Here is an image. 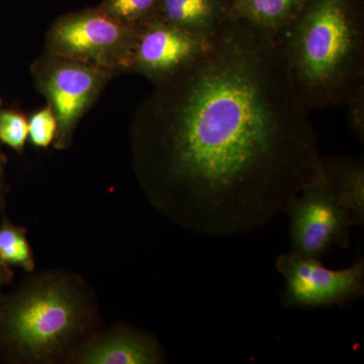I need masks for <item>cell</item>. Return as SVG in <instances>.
<instances>
[{
	"mask_svg": "<svg viewBox=\"0 0 364 364\" xmlns=\"http://www.w3.org/2000/svg\"><path fill=\"white\" fill-rule=\"evenodd\" d=\"M212 37L196 35L161 18L136 26L128 73L160 85L191 65L210 48Z\"/></svg>",
	"mask_w": 364,
	"mask_h": 364,
	"instance_id": "8",
	"label": "cell"
},
{
	"mask_svg": "<svg viewBox=\"0 0 364 364\" xmlns=\"http://www.w3.org/2000/svg\"><path fill=\"white\" fill-rule=\"evenodd\" d=\"M136 28L95 9L57 18L46 36V51L112 73H128Z\"/></svg>",
	"mask_w": 364,
	"mask_h": 364,
	"instance_id": "4",
	"label": "cell"
},
{
	"mask_svg": "<svg viewBox=\"0 0 364 364\" xmlns=\"http://www.w3.org/2000/svg\"><path fill=\"white\" fill-rule=\"evenodd\" d=\"M274 40L309 112L346 105L364 85V0H306Z\"/></svg>",
	"mask_w": 364,
	"mask_h": 364,
	"instance_id": "2",
	"label": "cell"
},
{
	"mask_svg": "<svg viewBox=\"0 0 364 364\" xmlns=\"http://www.w3.org/2000/svg\"><path fill=\"white\" fill-rule=\"evenodd\" d=\"M158 18L186 32L212 37L226 18L224 0H159Z\"/></svg>",
	"mask_w": 364,
	"mask_h": 364,
	"instance_id": "11",
	"label": "cell"
},
{
	"mask_svg": "<svg viewBox=\"0 0 364 364\" xmlns=\"http://www.w3.org/2000/svg\"><path fill=\"white\" fill-rule=\"evenodd\" d=\"M79 325V310L68 289L48 282L21 296L7 311V338L26 358L46 359L58 353Z\"/></svg>",
	"mask_w": 364,
	"mask_h": 364,
	"instance_id": "3",
	"label": "cell"
},
{
	"mask_svg": "<svg viewBox=\"0 0 364 364\" xmlns=\"http://www.w3.org/2000/svg\"><path fill=\"white\" fill-rule=\"evenodd\" d=\"M28 136V121L25 114L14 109L0 112V141L21 152Z\"/></svg>",
	"mask_w": 364,
	"mask_h": 364,
	"instance_id": "15",
	"label": "cell"
},
{
	"mask_svg": "<svg viewBox=\"0 0 364 364\" xmlns=\"http://www.w3.org/2000/svg\"><path fill=\"white\" fill-rule=\"evenodd\" d=\"M322 166V165H321ZM291 222V252L320 259L332 248L350 243V229L359 226L320 173L287 205Z\"/></svg>",
	"mask_w": 364,
	"mask_h": 364,
	"instance_id": "6",
	"label": "cell"
},
{
	"mask_svg": "<svg viewBox=\"0 0 364 364\" xmlns=\"http://www.w3.org/2000/svg\"><path fill=\"white\" fill-rule=\"evenodd\" d=\"M28 121V139L33 146L37 148H47L56 138L57 123L56 116L49 105L38 109L30 117Z\"/></svg>",
	"mask_w": 364,
	"mask_h": 364,
	"instance_id": "16",
	"label": "cell"
},
{
	"mask_svg": "<svg viewBox=\"0 0 364 364\" xmlns=\"http://www.w3.org/2000/svg\"><path fill=\"white\" fill-rule=\"evenodd\" d=\"M306 0H224L225 16L247 21L272 39L298 16Z\"/></svg>",
	"mask_w": 364,
	"mask_h": 364,
	"instance_id": "9",
	"label": "cell"
},
{
	"mask_svg": "<svg viewBox=\"0 0 364 364\" xmlns=\"http://www.w3.org/2000/svg\"><path fill=\"white\" fill-rule=\"evenodd\" d=\"M275 267L284 279L282 301L287 308H330L363 296V258L350 267L330 269L320 259L291 251L277 256Z\"/></svg>",
	"mask_w": 364,
	"mask_h": 364,
	"instance_id": "7",
	"label": "cell"
},
{
	"mask_svg": "<svg viewBox=\"0 0 364 364\" xmlns=\"http://www.w3.org/2000/svg\"><path fill=\"white\" fill-rule=\"evenodd\" d=\"M322 171L340 202L348 208L359 226L364 224L363 158L323 157Z\"/></svg>",
	"mask_w": 364,
	"mask_h": 364,
	"instance_id": "12",
	"label": "cell"
},
{
	"mask_svg": "<svg viewBox=\"0 0 364 364\" xmlns=\"http://www.w3.org/2000/svg\"><path fill=\"white\" fill-rule=\"evenodd\" d=\"M0 186H1V167H0Z\"/></svg>",
	"mask_w": 364,
	"mask_h": 364,
	"instance_id": "19",
	"label": "cell"
},
{
	"mask_svg": "<svg viewBox=\"0 0 364 364\" xmlns=\"http://www.w3.org/2000/svg\"><path fill=\"white\" fill-rule=\"evenodd\" d=\"M159 349L149 337L134 333H121L100 340L86 349L81 363L153 364L159 363Z\"/></svg>",
	"mask_w": 364,
	"mask_h": 364,
	"instance_id": "10",
	"label": "cell"
},
{
	"mask_svg": "<svg viewBox=\"0 0 364 364\" xmlns=\"http://www.w3.org/2000/svg\"><path fill=\"white\" fill-rule=\"evenodd\" d=\"M134 134L147 183L205 236L267 226L322 169L284 53L241 20L225 18L200 58L156 85Z\"/></svg>",
	"mask_w": 364,
	"mask_h": 364,
	"instance_id": "1",
	"label": "cell"
},
{
	"mask_svg": "<svg viewBox=\"0 0 364 364\" xmlns=\"http://www.w3.org/2000/svg\"><path fill=\"white\" fill-rule=\"evenodd\" d=\"M2 263H0V286L1 284H4V279H7V277L6 275V270L2 267Z\"/></svg>",
	"mask_w": 364,
	"mask_h": 364,
	"instance_id": "18",
	"label": "cell"
},
{
	"mask_svg": "<svg viewBox=\"0 0 364 364\" xmlns=\"http://www.w3.org/2000/svg\"><path fill=\"white\" fill-rule=\"evenodd\" d=\"M97 7L114 20L136 28L158 18L159 0H104Z\"/></svg>",
	"mask_w": 364,
	"mask_h": 364,
	"instance_id": "13",
	"label": "cell"
},
{
	"mask_svg": "<svg viewBox=\"0 0 364 364\" xmlns=\"http://www.w3.org/2000/svg\"><path fill=\"white\" fill-rule=\"evenodd\" d=\"M0 263L21 267L28 272L35 268L25 231L7 223L0 227Z\"/></svg>",
	"mask_w": 364,
	"mask_h": 364,
	"instance_id": "14",
	"label": "cell"
},
{
	"mask_svg": "<svg viewBox=\"0 0 364 364\" xmlns=\"http://www.w3.org/2000/svg\"><path fill=\"white\" fill-rule=\"evenodd\" d=\"M348 126L361 143L364 141V85L359 87L349 98Z\"/></svg>",
	"mask_w": 364,
	"mask_h": 364,
	"instance_id": "17",
	"label": "cell"
},
{
	"mask_svg": "<svg viewBox=\"0 0 364 364\" xmlns=\"http://www.w3.org/2000/svg\"><path fill=\"white\" fill-rule=\"evenodd\" d=\"M38 90L56 116L55 148L65 149L74 131L116 74L45 51L32 66Z\"/></svg>",
	"mask_w": 364,
	"mask_h": 364,
	"instance_id": "5",
	"label": "cell"
}]
</instances>
